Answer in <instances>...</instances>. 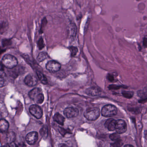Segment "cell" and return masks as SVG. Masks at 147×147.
<instances>
[{
    "label": "cell",
    "instance_id": "obj_1",
    "mask_svg": "<svg viewBox=\"0 0 147 147\" xmlns=\"http://www.w3.org/2000/svg\"><path fill=\"white\" fill-rule=\"evenodd\" d=\"M30 98L37 104H41L43 102L45 97L42 89L40 88H34L29 93Z\"/></svg>",
    "mask_w": 147,
    "mask_h": 147
},
{
    "label": "cell",
    "instance_id": "obj_3",
    "mask_svg": "<svg viewBox=\"0 0 147 147\" xmlns=\"http://www.w3.org/2000/svg\"><path fill=\"white\" fill-rule=\"evenodd\" d=\"M84 115L88 120L93 121L98 118L100 115V111L98 107L90 108L85 112Z\"/></svg>",
    "mask_w": 147,
    "mask_h": 147
},
{
    "label": "cell",
    "instance_id": "obj_8",
    "mask_svg": "<svg viewBox=\"0 0 147 147\" xmlns=\"http://www.w3.org/2000/svg\"><path fill=\"white\" fill-rule=\"evenodd\" d=\"M64 115L68 118L75 117L79 115V110L75 107L66 108L63 111Z\"/></svg>",
    "mask_w": 147,
    "mask_h": 147
},
{
    "label": "cell",
    "instance_id": "obj_13",
    "mask_svg": "<svg viewBox=\"0 0 147 147\" xmlns=\"http://www.w3.org/2000/svg\"><path fill=\"white\" fill-rule=\"evenodd\" d=\"M53 119L54 121L61 125H63L65 121V118L58 113H57L54 115Z\"/></svg>",
    "mask_w": 147,
    "mask_h": 147
},
{
    "label": "cell",
    "instance_id": "obj_34",
    "mask_svg": "<svg viewBox=\"0 0 147 147\" xmlns=\"http://www.w3.org/2000/svg\"><path fill=\"white\" fill-rule=\"evenodd\" d=\"M67 146V145H66V144H61V145H59V146Z\"/></svg>",
    "mask_w": 147,
    "mask_h": 147
},
{
    "label": "cell",
    "instance_id": "obj_30",
    "mask_svg": "<svg viewBox=\"0 0 147 147\" xmlns=\"http://www.w3.org/2000/svg\"><path fill=\"white\" fill-rule=\"evenodd\" d=\"M143 45L145 47H147V38H144L143 40Z\"/></svg>",
    "mask_w": 147,
    "mask_h": 147
},
{
    "label": "cell",
    "instance_id": "obj_29",
    "mask_svg": "<svg viewBox=\"0 0 147 147\" xmlns=\"http://www.w3.org/2000/svg\"><path fill=\"white\" fill-rule=\"evenodd\" d=\"M107 79L109 80L110 81L112 82L114 81V77L113 76L111 75V74H108L107 76Z\"/></svg>",
    "mask_w": 147,
    "mask_h": 147
},
{
    "label": "cell",
    "instance_id": "obj_31",
    "mask_svg": "<svg viewBox=\"0 0 147 147\" xmlns=\"http://www.w3.org/2000/svg\"><path fill=\"white\" fill-rule=\"evenodd\" d=\"M147 101V98H145L143 99H142L141 100H139V103H144V102Z\"/></svg>",
    "mask_w": 147,
    "mask_h": 147
},
{
    "label": "cell",
    "instance_id": "obj_15",
    "mask_svg": "<svg viewBox=\"0 0 147 147\" xmlns=\"http://www.w3.org/2000/svg\"><path fill=\"white\" fill-rule=\"evenodd\" d=\"M16 139V133L13 131H10L8 132L6 138V139L8 144L13 143L15 141Z\"/></svg>",
    "mask_w": 147,
    "mask_h": 147
},
{
    "label": "cell",
    "instance_id": "obj_23",
    "mask_svg": "<svg viewBox=\"0 0 147 147\" xmlns=\"http://www.w3.org/2000/svg\"><path fill=\"white\" fill-rule=\"evenodd\" d=\"M45 45L44 42L43 40V38H41L38 42V48L40 50L44 48Z\"/></svg>",
    "mask_w": 147,
    "mask_h": 147
},
{
    "label": "cell",
    "instance_id": "obj_21",
    "mask_svg": "<svg viewBox=\"0 0 147 147\" xmlns=\"http://www.w3.org/2000/svg\"><path fill=\"white\" fill-rule=\"evenodd\" d=\"M122 94L125 98L129 99L133 97V92L130 91H123L122 92Z\"/></svg>",
    "mask_w": 147,
    "mask_h": 147
},
{
    "label": "cell",
    "instance_id": "obj_33",
    "mask_svg": "<svg viewBox=\"0 0 147 147\" xmlns=\"http://www.w3.org/2000/svg\"><path fill=\"white\" fill-rule=\"evenodd\" d=\"M145 138H147V131H146V132H145Z\"/></svg>",
    "mask_w": 147,
    "mask_h": 147
},
{
    "label": "cell",
    "instance_id": "obj_10",
    "mask_svg": "<svg viewBox=\"0 0 147 147\" xmlns=\"http://www.w3.org/2000/svg\"><path fill=\"white\" fill-rule=\"evenodd\" d=\"M25 83L30 87L34 86L37 84L38 80L35 76L32 75H28L24 80Z\"/></svg>",
    "mask_w": 147,
    "mask_h": 147
},
{
    "label": "cell",
    "instance_id": "obj_14",
    "mask_svg": "<svg viewBox=\"0 0 147 147\" xmlns=\"http://www.w3.org/2000/svg\"><path fill=\"white\" fill-rule=\"evenodd\" d=\"M9 124L8 122L5 119H1L0 121V130L1 132L7 131L9 129Z\"/></svg>",
    "mask_w": 147,
    "mask_h": 147
},
{
    "label": "cell",
    "instance_id": "obj_32",
    "mask_svg": "<svg viewBox=\"0 0 147 147\" xmlns=\"http://www.w3.org/2000/svg\"><path fill=\"white\" fill-rule=\"evenodd\" d=\"M125 147H133V145H130V144H127V145H125L124 146Z\"/></svg>",
    "mask_w": 147,
    "mask_h": 147
},
{
    "label": "cell",
    "instance_id": "obj_6",
    "mask_svg": "<svg viewBox=\"0 0 147 147\" xmlns=\"http://www.w3.org/2000/svg\"><path fill=\"white\" fill-rule=\"evenodd\" d=\"M46 67L47 70L51 73H55L61 69V65L56 61H51L47 63Z\"/></svg>",
    "mask_w": 147,
    "mask_h": 147
},
{
    "label": "cell",
    "instance_id": "obj_7",
    "mask_svg": "<svg viewBox=\"0 0 147 147\" xmlns=\"http://www.w3.org/2000/svg\"><path fill=\"white\" fill-rule=\"evenodd\" d=\"M115 130L119 134L124 133L127 130V125L125 121L120 119L116 120Z\"/></svg>",
    "mask_w": 147,
    "mask_h": 147
},
{
    "label": "cell",
    "instance_id": "obj_2",
    "mask_svg": "<svg viewBox=\"0 0 147 147\" xmlns=\"http://www.w3.org/2000/svg\"><path fill=\"white\" fill-rule=\"evenodd\" d=\"M1 62L5 67L9 69L15 67L18 64L17 58L13 56L8 54L3 56Z\"/></svg>",
    "mask_w": 147,
    "mask_h": 147
},
{
    "label": "cell",
    "instance_id": "obj_27",
    "mask_svg": "<svg viewBox=\"0 0 147 147\" xmlns=\"http://www.w3.org/2000/svg\"><path fill=\"white\" fill-rule=\"evenodd\" d=\"M58 129H59V132H60V133H61L62 136H65V134H66V133L67 132V130L65 129L61 128V127H59Z\"/></svg>",
    "mask_w": 147,
    "mask_h": 147
},
{
    "label": "cell",
    "instance_id": "obj_26",
    "mask_svg": "<svg viewBox=\"0 0 147 147\" xmlns=\"http://www.w3.org/2000/svg\"><path fill=\"white\" fill-rule=\"evenodd\" d=\"M11 40L9 39H3L2 40V45L3 46H8V45H11Z\"/></svg>",
    "mask_w": 147,
    "mask_h": 147
},
{
    "label": "cell",
    "instance_id": "obj_16",
    "mask_svg": "<svg viewBox=\"0 0 147 147\" xmlns=\"http://www.w3.org/2000/svg\"><path fill=\"white\" fill-rule=\"evenodd\" d=\"M36 74L39 80L42 84H45V85L48 84V80H47V78L42 73L39 72V71H37Z\"/></svg>",
    "mask_w": 147,
    "mask_h": 147
},
{
    "label": "cell",
    "instance_id": "obj_17",
    "mask_svg": "<svg viewBox=\"0 0 147 147\" xmlns=\"http://www.w3.org/2000/svg\"><path fill=\"white\" fill-rule=\"evenodd\" d=\"M0 75H1V80H0L1 83H0V86H1V87H2L5 86V84L6 82V75L5 74V72H3V71H2V70L1 71Z\"/></svg>",
    "mask_w": 147,
    "mask_h": 147
},
{
    "label": "cell",
    "instance_id": "obj_25",
    "mask_svg": "<svg viewBox=\"0 0 147 147\" xmlns=\"http://www.w3.org/2000/svg\"><path fill=\"white\" fill-rule=\"evenodd\" d=\"M48 129L47 127H43L40 130V134L42 136H45V134L48 135Z\"/></svg>",
    "mask_w": 147,
    "mask_h": 147
},
{
    "label": "cell",
    "instance_id": "obj_12",
    "mask_svg": "<svg viewBox=\"0 0 147 147\" xmlns=\"http://www.w3.org/2000/svg\"><path fill=\"white\" fill-rule=\"evenodd\" d=\"M87 94L90 96H98L101 93V91L99 88L96 87H92L88 88L86 90Z\"/></svg>",
    "mask_w": 147,
    "mask_h": 147
},
{
    "label": "cell",
    "instance_id": "obj_24",
    "mask_svg": "<svg viewBox=\"0 0 147 147\" xmlns=\"http://www.w3.org/2000/svg\"><path fill=\"white\" fill-rule=\"evenodd\" d=\"M69 49H70V51H71V55H72V56H75L78 52V49L76 47L72 46V47L69 48Z\"/></svg>",
    "mask_w": 147,
    "mask_h": 147
},
{
    "label": "cell",
    "instance_id": "obj_18",
    "mask_svg": "<svg viewBox=\"0 0 147 147\" xmlns=\"http://www.w3.org/2000/svg\"><path fill=\"white\" fill-rule=\"evenodd\" d=\"M69 35L71 37H74L76 35L77 32V28L75 24H70V27H69Z\"/></svg>",
    "mask_w": 147,
    "mask_h": 147
},
{
    "label": "cell",
    "instance_id": "obj_22",
    "mask_svg": "<svg viewBox=\"0 0 147 147\" xmlns=\"http://www.w3.org/2000/svg\"><path fill=\"white\" fill-rule=\"evenodd\" d=\"M123 144L122 141L119 139L117 141H115V142L113 143H112L111 144V146L113 147H119L122 146Z\"/></svg>",
    "mask_w": 147,
    "mask_h": 147
},
{
    "label": "cell",
    "instance_id": "obj_9",
    "mask_svg": "<svg viewBox=\"0 0 147 147\" xmlns=\"http://www.w3.org/2000/svg\"><path fill=\"white\" fill-rule=\"evenodd\" d=\"M38 139V133L36 131H32L27 134L26 140L28 144L33 145L36 144Z\"/></svg>",
    "mask_w": 147,
    "mask_h": 147
},
{
    "label": "cell",
    "instance_id": "obj_5",
    "mask_svg": "<svg viewBox=\"0 0 147 147\" xmlns=\"http://www.w3.org/2000/svg\"><path fill=\"white\" fill-rule=\"evenodd\" d=\"M31 114L38 119L42 118L43 115L42 108L37 105H33L31 106L29 108Z\"/></svg>",
    "mask_w": 147,
    "mask_h": 147
},
{
    "label": "cell",
    "instance_id": "obj_4",
    "mask_svg": "<svg viewBox=\"0 0 147 147\" xmlns=\"http://www.w3.org/2000/svg\"><path fill=\"white\" fill-rule=\"evenodd\" d=\"M117 113V109L115 106L108 105L103 107L101 110V114L106 117H113Z\"/></svg>",
    "mask_w": 147,
    "mask_h": 147
},
{
    "label": "cell",
    "instance_id": "obj_11",
    "mask_svg": "<svg viewBox=\"0 0 147 147\" xmlns=\"http://www.w3.org/2000/svg\"><path fill=\"white\" fill-rule=\"evenodd\" d=\"M116 120L112 119H110L107 120L105 123V126L110 131H113L116 130Z\"/></svg>",
    "mask_w": 147,
    "mask_h": 147
},
{
    "label": "cell",
    "instance_id": "obj_20",
    "mask_svg": "<svg viewBox=\"0 0 147 147\" xmlns=\"http://www.w3.org/2000/svg\"><path fill=\"white\" fill-rule=\"evenodd\" d=\"M119 133H117V132H115V133H113V134L110 135L109 137L111 140L115 142V141L119 140L120 138V136H119Z\"/></svg>",
    "mask_w": 147,
    "mask_h": 147
},
{
    "label": "cell",
    "instance_id": "obj_28",
    "mask_svg": "<svg viewBox=\"0 0 147 147\" xmlns=\"http://www.w3.org/2000/svg\"><path fill=\"white\" fill-rule=\"evenodd\" d=\"M122 86H117V85H111L109 86V88L110 89H119L120 88L122 87Z\"/></svg>",
    "mask_w": 147,
    "mask_h": 147
},
{
    "label": "cell",
    "instance_id": "obj_19",
    "mask_svg": "<svg viewBox=\"0 0 147 147\" xmlns=\"http://www.w3.org/2000/svg\"><path fill=\"white\" fill-rule=\"evenodd\" d=\"M48 57V55L47 53L44 52H42L39 53L37 59L38 61H39V62H42L47 59Z\"/></svg>",
    "mask_w": 147,
    "mask_h": 147
}]
</instances>
